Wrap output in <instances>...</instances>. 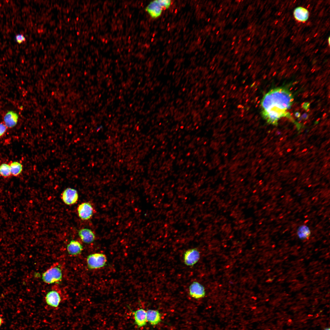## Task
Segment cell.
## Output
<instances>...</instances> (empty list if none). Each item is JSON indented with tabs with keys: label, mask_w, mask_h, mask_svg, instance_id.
Segmentation results:
<instances>
[{
	"label": "cell",
	"mask_w": 330,
	"mask_h": 330,
	"mask_svg": "<svg viewBox=\"0 0 330 330\" xmlns=\"http://www.w3.org/2000/svg\"><path fill=\"white\" fill-rule=\"evenodd\" d=\"M170 0H156L151 1L145 9V10L152 18L159 17L163 9H168L170 6Z\"/></svg>",
	"instance_id": "6da1fadb"
},
{
	"label": "cell",
	"mask_w": 330,
	"mask_h": 330,
	"mask_svg": "<svg viewBox=\"0 0 330 330\" xmlns=\"http://www.w3.org/2000/svg\"><path fill=\"white\" fill-rule=\"evenodd\" d=\"M62 278L61 269L58 264H54L45 271L42 274L43 281L48 284L58 282Z\"/></svg>",
	"instance_id": "7a4b0ae2"
},
{
	"label": "cell",
	"mask_w": 330,
	"mask_h": 330,
	"mask_svg": "<svg viewBox=\"0 0 330 330\" xmlns=\"http://www.w3.org/2000/svg\"><path fill=\"white\" fill-rule=\"evenodd\" d=\"M107 262L106 255L103 254L96 253L89 255L87 258L88 267L90 269H97L105 266Z\"/></svg>",
	"instance_id": "3957f363"
},
{
	"label": "cell",
	"mask_w": 330,
	"mask_h": 330,
	"mask_svg": "<svg viewBox=\"0 0 330 330\" xmlns=\"http://www.w3.org/2000/svg\"><path fill=\"white\" fill-rule=\"evenodd\" d=\"M61 195V199L63 202L67 205L75 204L78 199L79 196L77 190L71 188L66 189L63 192Z\"/></svg>",
	"instance_id": "277c9868"
},
{
	"label": "cell",
	"mask_w": 330,
	"mask_h": 330,
	"mask_svg": "<svg viewBox=\"0 0 330 330\" xmlns=\"http://www.w3.org/2000/svg\"><path fill=\"white\" fill-rule=\"evenodd\" d=\"M45 300L47 305L51 308L57 309L61 301V298L60 294L57 291L52 290L48 292L45 297Z\"/></svg>",
	"instance_id": "5b68a950"
},
{
	"label": "cell",
	"mask_w": 330,
	"mask_h": 330,
	"mask_svg": "<svg viewBox=\"0 0 330 330\" xmlns=\"http://www.w3.org/2000/svg\"><path fill=\"white\" fill-rule=\"evenodd\" d=\"M79 217L83 220H88L92 216L94 209L90 204L89 202H83L78 206L77 209Z\"/></svg>",
	"instance_id": "8992f818"
},
{
	"label": "cell",
	"mask_w": 330,
	"mask_h": 330,
	"mask_svg": "<svg viewBox=\"0 0 330 330\" xmlns=\"http://www.w3.org/2000/svg\"><path fill=\"white\" fill-rule=\"evenodd\" d=\"M200 254L196 249H191L186 251L185 252L184 259L185 264L188 266H192L199 260Z\"/></svg>",
	"instance_id": "52a82bcc"
},
{
	"label": "cell",
	"mask_w": 330,
	"mask_h": 330,
	"mask_svg": "<svg viewBox=\"0 0 330 330\" xmlns=\"http://www.w3.org/2000/svg\"><path fill=\"white\" fill-rule=\"evenodd\" d=\"M189 294L192 297L199 299L204 297L205 295L204 287L197 282H194L189 287Z\"/></svg>",
	"instance_id": "ba28073f"
},
{
	"label": "cell",
	"mask_w": 330,
	"mask_h": 330,
	"mask_svg": "<svg viewBox=\"0 0 330 330\" xmlns=\"http://www.w3.org/2000/svg\"><path fill=\"white\" fill-rule=\"evenodd\" d=\"M132 312L134 317L135 324L138 328L143 327L146 324L147 322L146 312L145 310L140 309L135 311H132Z\"/></svg>",
	"instance_id": "9c48e42d"
},
{
	"label": "cell",
	"mask_w": 330,
	"mask_h": 330,
	"mask_svg": "<svg viewBox=\"0 0 330 330\" xmlns=\"http://www.w3.org/2000/svg\"><path fill=\"white\" fill-rule=\"evenodd\" d=\"M79 236L83 242L90 244L95 240V236L94 232L90 229L83 228L78 232Z\"/></svg>",
	"instance_id": "30bf717a"
},
{
	"label": "cell",
	"mask_w": 330,
	"mask_h": 330,
	"mask_svg": "<svg viewBox=\"0 0 330 330\" xmlns=\"http://www.w3.org/2000/svg\"><path fill=\"white\" fill-rule=\"evenodd\" d=\"M146 312L147 321L152 325H156L161 321V315L158 311L148 310Z\"/></svg>",
	"instance_id": "8fae6325"
},
{
	"label": "cell",
	"mask_w": 330,
	"mask_h": 330,
	"mask_svg": "<svg viewBox=\"0 0 330 330\" xmlns=\"http://www.w3.org/2000/svg\"><path fill=\"white\" fill-rule=\"evenodd\" d=\"M18 118V115L16 113L13 111H9L4 117V124L7 127L12 128L16 124Z\"/></svg>",
	"instance_id": "7c38bea8"
},
{
	"label": "cell",
	"mask_w": 330,
	"mask_h": 330,
	"mask_svg": "<svg viewBox=\"0 0 330 330\" xmlns=\"http://www.w3.org/2000/svg\"><path fill=\"white\" fill-rule=\"evenodd\" d=\"M82 250L83 247L81 244L76 240H72L67 246V250L68 253L72 255L80 254Z\"/></svg>",
	"instance_id": "4fadbf2b"
},
{
	"label": "cell",
	"mask_w": 330,
	"mask_h": 330,
	"mask_svg": "<svg viewBox=\"0 0 330 330\" xmlns=\"http://www.w3.org/2000/svg\"><path fill=\"white\" fill-rule=\"evenodd\" d=\"M294 15L295 19L299 22H305L308 19L309 12L305 8L301 7L296 8L294 11Z\"/></svg>",
	"instance_id": "5bb4252c"
},
{
	"label": "cell",
	"mask_w": 330,
	"mask_h": 330,
	"mask_svg": "<svg viewBox=\"0 0 330 330\" xmlns=\"http://www.w3.org/2000/svg\"><path fill=\"white\" fill-rule=\"evenodd\" d=\"M9 165L10 167L11 175L15 176L19 175L22 171V165L17 162H11Z\"/></svg>",
	"instance_id": "9a60e30c"
},
{
	"label": "cell",
	"mask_w": 330,
	"mask_h": 330,
	"mask_svg": "<svg viewBox=\"0 0 330 330\" xmlns=\"http://www.w3.org/2000/svg\"><path fill=\"white\" fill-rule=\"evenodd\" d=\"M0 174L5 178L11 175L10 167L9 164L3 163L0 166Z\"/></svg>",
	"instance_id": "2e32d148"
},
{
	"label": "cell",
	"mask_w": 330,
	"mask_h": 330,
	"mask_svg": "<svg viewBox=\"0 0 330 330\" xmlns=\"http://www.w3.org/2000/svg\"><path fill=\"white\" fill-rule=\"evenodd\" d=\"M310 234V231L307 227L302 226L299 229L298 234L299 237L302 239L308 238Z\"/></svg>",
	"instance_id": "e0dca14e"
},
{
	"label": "cell",
	"mask_w": 330,
	"mask_h": 330,
	"mask_svg": "<svg viewBox=\"0 0 330 330\" xmlns=\"http://www.w3.org/2000/svg\"><path fill=\"white\" fill-rule=\"evenodd\" d=\"M15 40L19 44H20L25 41L26 38L24 36L21 34L17 35L15 37Z\"/></svg>",
	"instance_id": "ac0fdd59"
},
{
	"label": "cell",
	"mask_w": 330,
	"mask_h": 330,
	"mask_svg": "<svg viewBox=\"0 0 330 330\" xmlns=\"http://www.w3.org/2000/svg\"><path fill=\"white\" fill-rule=\"evenodd\" d=\"M7 128L5 124L3 123H0V137L5 134Z\"/></svg>",
	"instance_id": "d6986e66"
},
{
	"label": "cell",
	"mask_w": 330,
	"mask_h": 330,
	"mask_svg": "<svg viewBox=\"0 0 330 330\" xmlns=\"http://www.w3.org/2000/svg\"><path fill=\"white\" fill-rule=\"evenodd\" d=\"M301 117L302 119H308V116L306 113H305L302 115Z\"/></svg>",
	"instance_id": "ffe728a7"
},
{
	"label": "cell",
	"mask_w": 330,
	"mask_h": 330,
	"mask_svg": "<svg viewBox=\"0 0 330 330\" xmlns=\"http://www.w3.org/2000/svg\"><path fill=\"white\" fill-rule=\"evenodd\" d=\"M295 115L296 117L299 118L300 116V114L299 112H296L295 113Z\"/></svg>",
	"instance_id": "44dd1931"
},
{
	"label": "cell",
	"mask_w": 330,
	"mask_h": 330,
	"mask_svg": "<svg viewBox=\"0 0 330 330\" xmlns=\"http://www.w3.org/2000/svg\"><path fill=\"white\" fill-rule=\"evenodd\" d=\"M3 323V320L2 318L0 316V327Z\"/></svg>",
	"instance_id": "7402d4cb"
},
{
	"label": "cell",
	"mask_w": 330,
	"mask_h": 330,
	"mask_svg": "<svg viewBox=\"0 0 330 330\" xmlns=\"http://www.w3.org/2000/svg\"><path fill=\"white\" fill-rule=\"evenodd\" d=\"M302 119V117H300V118H299V119H298V121L299 122L300 121H301Z\"/></svg>",
	"instance_id": "603a6c76"
},
{
	"label": "cell",
	"mask_w": 330,
	"mask_h": 330,
	"mask_svg": "<svg viewBox=\"0 0 330 330\" xmlns=\"http://www.w3.org/2000/svg\"><path fill=\"white\" fill-rule=\"evenodd\" d=\"M324 330H330V328H325V329H324Z\"/></svg>",
	"instance_id": "cb8c5ba5"
},
{
	"label": "cell",
	"mask_w": 330,
	"mask_h": 330,
	"mask_svg": "<svg viewBox=\"0 0 330 330\" xmlns=\"http://www.w3.org/2000/svg\"><path fill=\"white\" fill-rule=\"evenodd\" d=\"M326 113H324V114H323V116H325V115H326Z\"/></svg>",
	"instance_id": "d4e9b609"
},
{
	"label": "cell",
	"mask_w": 330,
	"mask_h": 330,
	"mask_svg": "<svg viewBox=\"0 0 330 330\" xmlns=\"http://www.w3.org/2000/svg\"><path fill=\"white\" fill-rule=\"evenodd\" d=\"M305 103V102H303V103H302V104H301V106H303V105H304V103Z\"/></svg>",
	"instance_id": "484cf974"
},
{
	"label": "cell",
	"mask_w": 330,
	"mask_h": 330,
	"mask_svg": "<svg viewBox=\"0 0 330 330\" xmlns=\"http://www.w3.org/2000/svg\"><path fill=\"white\" fill-rule=\"evenodd\" d=\"M328 40L329 44H329H330L329 43V42H330V38H329H329H328Z\"/></svg>",
	"instance_id": "4316f807"
},
{
	"label": "cell",
	"mask_w": 330,
	"mask_h": 330,
	"mask_svg": "<svg viewBox=\"0 0 330 330\" xmlns=\"http://www.w3.org/2000/svg\"><path fill=\"white\" fill-rule=\"evenodd\" d=\"M296 83V82H294V83H293V85H294V84H295Z\"/></svg>",
	"instance_id": "83f0119b"
},
{
	"label": "cell",
	"mask_w": 330,
	"mask_h": 330,
	"mask_svg": "<svg viewBox=\"0 0 330 330\" xmlns=\"http://www.w3.org/2000/svg\"><path fill=\"white\" fill-rule=\"evenodd\" d=\"M293 114V113H291V114H290V116H292V114Z\"/></svg>",
	"instance_id": "f1b7e54d"
},
{
	"label": "cell",
	"mask_w": 330,
	"mask_h": 330,
	"mask_svg": "<svg viewBox=\"0 0 330 330\" xmlns=\"http://www.w3.org/2000/svg\"><path fill=\"white\" fill-rule=\"evenodd\" d=\"M309 110H310V109H308V110H307V112H308L309 111Z\"/></svg>",
	"instance_id": "f546056e"
},
{
	"label": "cell",
	"mask_w": 330,
	"mask_h": 330,
	"mask_svg": "<svg viewBox=\"0 0 330 330\" xmlns=\"http://www.w3.org/2000/svg\"><path fill=\"white\" fill-rule=\"evenodd\" d=\"M320 119V118H318V119H317V121H318V120H319Z\"/></svg>",
	"instance_id": "4dcf8cb0"
},
{
	"label": "cell",
	"mask_w": 330,
	"mask_h": 330,
	"mask_svg": "<svg viewBox=\"0 0 330 330\" xmlns=\"http://www.w3.org/2000/svg\"><path fill=\"white\" fill-rule=\"evenodd\" d=\"M288 321H289V322H291V320H288Z\"/></svg>",
	"instance_id": "1f68e13d"
},
{
	"label": "cell",
	"mask_w": 330,
	"mask_h": 330,
	"mask_svg": "<svg viewBox=\"0 0 330 330\" xmlns=\"http://www.w3.org/2000/svg\"><path fill=\"white\" fill-rule=\"evenodd\" d=\"M292 88H291V89H290V90H292Z\"/></svg>",
	"instance_id": "d6a6232c"
},
{
	"label": "cell",
	"mask_w": 330,
	"mask_h": 330,
	"mask_svg": "<svg viewBox=\"0 0 330 330\" xmlns=\"http://www.w3.org/2000/svg\"><path fill=\"white\" fill-rule=\"evenodd\" d=\"M308 316H312V315H308Z\"/></svg>",
	"instance_id": "836d02e7"
},
{
	"label": "cell",
	"mask_w": 330,
	"mask_h": 330,
	"mask_svg": "<svg viewBox=\"0 0 330 330\" xmlns=\"http://www.w3.org/2000/svg\"><path fill=\"white\" fill-rule=\"evenodd\" d=\"M276 72H275V73H274V74H273V75H275V74H276Z\"/></svg>",
	"instance_id": "e575fe53"
},
{
	"label": "cell",
	"mask_w": 330,
	"mask_h": 330,
	"mask_svg": "<svg viewBox=\"0 0 330 330\" xmlns=\"http://www.w3.org/2000/svg\"><path fill=\"white\" fill-rule=\"evenodd\" d=\"M297 87H296V88H295V90H296V89H297Z\"/></svg>",
	"instance_id": "d590c367"
},
{
	"label": "cell",
	"mask_w": 330,
	"mask_h": 330,
	"mask_svg": "<svg viewBox=\"0 0 330 330\" xmlns=\"http://www.w3.org/2000/svg\"><path fill=\"white\" fill-rule=\"evenodd\" d=\"M314 94V93H312V94H311V95H312V94Z\"/></svg>",
	"instance_id": "8d00e7d4"
}]
</instances>
